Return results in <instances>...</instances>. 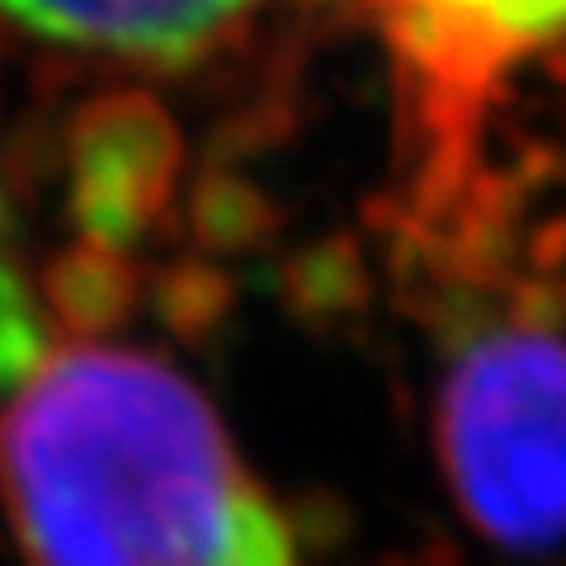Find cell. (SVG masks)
<instances>
[{"mask_svg": "<svg viewBox=\"0 0 566 566\" xmlns=\"http://www.w3.org/2000/svg\"><path fill=\"white\" fill-rule=\"evenodd\" d=\"M29 566H303L218 411L137 349H66L0 420Z\"/></svg>", "mask_w": 566, "mask_h": 566, "instance_id": "1", "label": "cell"}, {"mask_svg": "<svg viewBox=\"0 0 566 566\" xmlns=\"http://www.w3.org/2000/svg\"><path fill=\"white\" fill-rule=\"evenodd\" d=\"M439 453L458 510L510 553L566 538V340L491 331L439 397Z\"/></svg>", "mask_w": 566, "mask_h": 566, "instance_id": "2", "label": "cell"}, {"mask_svg": "<svg viewBox=\"0 0 566 566\" xmlns=\"http://www.w3.org/2000/svg\"><path fill=\"white\" fill-rule=\"evenodd\" d=\"M416 123L420 185H453L491 104L528 62L566 43V0H364Z\"/></svg>", "mask_w": 566, "mask_h": 566, "instance_id": "3", "label": "cell"}, {"mask_svg": "<svg viewBox=\"0 0 566 566\" xmlns=\"http://www.w3.org/2000/svg\"><path fill=\"white\" fill-rule=\"evenodd\" d=\"M255 0H0L24 29L118 57H189Z\"/></svg>", "mask_w": 566, "mask_h": 566, "instance_id": "4", "label": "cell"}, {"mask_svg": "<svg viewBox=\"0 0 566 566\" xmlns=\"http://www.w3.org/2000/svg\"><path fill=\"white\" fill-rule=\"evenodd\" d=\"M43 364V322L33 307L29 283L20 279V264L10 251L6 203H0V387L33 378Z\"/></svg>", "mask_w": 566, "mask_h": 566, "instance_id": "5", "label": "cell"}]
</instances>
